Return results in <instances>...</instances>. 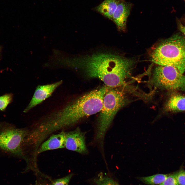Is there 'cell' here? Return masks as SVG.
<instances>
[{
	"label": "cell",
	"mask_w": 185,
	"mask_h": 185,
	"mask_svg": "<svg viewBox=\"0 0 185 185\" xmlns=\"http://www.w3.org/2000/svg\"><path fill=\"white\" fill-rule=\"evenodd\" d=\"M70 67L82 70L88 77L97 78L110 88L128 84L135 61L111 53L96 52L69 60Z\"/></svg>",
	"instance_id": "obj_1"
},
{
	"label": "cell",
	"mask_w": 185,
	"mask_h": 185,
	"mask_svg": "<svg viewBox=\"0 0 185 185\" xmlns=\"http://www.w3.org/2000/svg\"><path fill=\"white\" fill-rule=\"evenodd\" d=\"M108 87L105 85L87 93L48 116L39 124L38 129L41 135L47 138L51 134L71 126L85 117L100 112Z\"/></svg>",
	"instance_id": "obj_2"
},
{
	"label": "cell",
	"mask_w": 185,
	"mask_h": 185,
	"mask_svg": "<svg viewBox=\"0 0 185 185\" xmlns=\"http://www.w3.org/2000/svg\"><path fill=\"white\" fill-rule=\"evenodd\" d=\"M135 89L128 84L115 88L108 87L104 96L95 136L96 140L101 144H103L106 133L117 113L133 101L132 97L138 94Z\"/></svg>",
	"instance_id": "obj_3"
},
{
	"label": "cell",
	"mask_w": 185,
	"mask_h": 185,
	"mask_svg": "<svg viewBox=\"0 0 185 185\" xmlns=\"http://www.w3.org/2000/svg\"><path fill=\"white\" fill-rule=\"evenodd\" d=\"M149 55L157 65L173 66L182 73L185 71V37L177 33L152 47Z\"/></svg>",
	"instance_id": "obj_4"
},
{
	"label": "cell",
	"mask_w": 185,
	"mask_h": 185,
	"mask_svg": "<svg viewBox=\"0 0 185 185\" xmlns=\"http://www.w3.org/2000/svg\"><path fill=\"white\" fill-rule=\"evenodd\" d=\"M156 88L169 90H185V75L171 66L157 65L149 81Z\"/></svg>",
	"instance_id": "obj_5"
},
{
	"label": "cell",
	"mask_w": 185,
	"mask_h": 185,
	"mask_svg": "<svg viewBox=\"0 0 185 185\" xmlns=\"http://www.w3.org/2000/svg\"><path fill=\"white\" fill-rule=\"evenodd\" d=\"M28 131L18 128L8 124L0 130V150L9 154L29 160L24 155L23 150L24 140Z\"/></svg>",
	"instance_id": "obj_6"
},
{
	"label": "cell",
	"mask_w": 185,
	"mask_h": 185,
	"mask_svg": "<svg viewBox=\"0 0 185 185\" xmlns=\"http://www.w3.org/2000/svg\"><path fill=\"white\" fill-rule=\"evenodd\" d=\"M62 83V81L61 80L51 84L38 86L29 104L23 112L25 113L28 112L50 97Z\"/></svg>",
	"instance_id": "obj_7"
},
{
	"label": "cell",
	"mask_w": 185,
	"mask_h": 185,
	"mask_svg": "<svg viewBox=\"0 0 185 185\" xmlns=\"http://www.w3.org/2000/svg\"><path fill=\"white\" fill-rule=\"evenodd\" d=\"M65 147L82 154L87 152L85 134L79 127L73 131L66 132Z\"/></svg>",
	"instance_id": "obj_8"
},
{
	"label": "cell",
	"mask_w": 185,
	"mask_h": 185,
	"mask_svg": "<svg viewBox=\"0 0 185 185\" xmlns=\"http://www.w3.org/2000/svg\"><path fill=\"white\" fill-rule=\"evenodd\" d=\"M132 6V4L123 0L118 4L112 18L120 30L125 31L127 18Z\"/></svg>",
	"instance_id": "obj_9"
},
{
	"label": "cell",
	"mask_w": 185,
	"mask_h": 185,
	"mask_svg": "<svg viewBox=\"0 0 185 185\" xmlns=\"http://www.w3.org/2000/svg\"><path fill=\"white\" fill-rule=\"evenodd\" d=\"M66 132L53 134L43 142L38 149L36 155L45 151L65 147Z\"/></svg>",
	"instance_id": "obj_10"
},
{
	"label": "cell",
	"mask_w": 185,
	"mask_h": 185,
	"mask_svg": "<svg viewBox=\"0 0 185 185\" xmlns=\"http://www.w3.org/2000/svg\"><path fill=\"white\" fill-rule=\"evenodd\" d=\"M123 0H105L94 8L95 10L112 20L119 4Z\"/></svg>",
	"instance_id": "obj_11"
},
{
	"label": "cell",
	"mask_w": 185,
	"mask_h": 185,
	"mask_svg": "<svg viewBox=\"0 0 185 185\" xmlns=\"http://www.w3.org/2000/svg\"><path fill=\"white\" fill-rule=\"evenodd\" d=\"M165 108L169 112L185 110V96L179 95H172L167 101Z\"/></svg>",
	"instance_id": "obj_12"
},
{
	"label": "cell",
	"mask_w": 185,
	"mask_h": 185,
	"mask_svg": "<svg viewBox=\"0 0 185 185\" xmlns=\"http://www.w3.org/2000/svg\"><path fill=\"white\" fill-rule=\"evenodd\" d=\"M169 174H157L149 176L142 177L140 179L143 182L147 184L160 185L165 181Z\"/></svg>",
	"instance_id": "obj_13"
},
{
	"label": "cell",
	"mask_w": 185,
	"mask_h": 185,
	"mask_svg": "<svg viewBox=\"0 0 185 185\" xmlns=\"http://www.w3.org/2000/svg\"><path fill=\"white\" fill-rule=\"evenodd\" d=\"M96 185H119L113 179L100 173L95 180Z\"/></svg>",
	"instance_id": "obj_14"
},
{
	"label": "cell",
	"mask_w": 185,
	"mask_h": 185,
	"mask_svg": "<svg viewBox=\"0 0 185 185\" xmlns=\"http://www.w3.org/2000/svg\"><path fill=\"white\" fill-rule=\"evenodd\" d=\"M13 95L11 93L6 94L0 96V111H4L12 101Z\"/></svg>",
	"instance_id": "obj_15"
},
{
	"label": "cell",
	"mask_w": 185,
	"mask_h": 185,
	"mask_svg": "<svg viewBox=\"0 0 185 185\" xmlns=\"http://www.w3.org/2000/svg\"><path fill=\"white\" fill-rule=\"evenodd\" d=\"M72 176L71 174L60 178L51 180L49 185H68Z\"/></svg>",
	"instance_id": "obj_16"
},
{
	"label": "cell",
	"mask_w": 185,
	"mask_h": 185,
	"mask_svg": "<svg viewBox=\"0 0 185 185\" xmlns=\"http://www.w3.org/2000/svg\"><path fill=\"white\" fill-rule=\"evenodd\" d=\"M174 174L179 185H185V171L181 169Z\"/></svg>",
	"instance_id": "obj_17"
},
{
	"label": "cell",
	"mask_w": 185,
	"mask_h": 185,
	"mask_svg": "<svg viewBox=\"0 0 185 185\" xmlns=\"http://www.w3.org/2000/svg\"><path fill=\"white\" fill-rule=\"evenodd\" d=\"M159 185H179L174 174H169L165 181Z\"/></svg>",
	"instance_id": "obj_18"
},
{
	"label": "cell",
	"mask_w": 185,
	"mask_h": 185,
	"mask_svg": "<svg viewBox=\"0 0 185 185\" xmlns=\"http://www.w3.org/2000/svg\"><path fill=\"white\" fill-rule=\"evenodd\" d=\"M177 23L179 29L185 37V24L182 23L178 20L177 21Z\"/></svg>",
	"instance_id": "obj_19"
},
{
	"label": "cell",
	"mask_w": 185,
	"mask_h": 185,
	"mask_svg": "<svg viewBox=\"0 0 185 185\" xmlns=\"http://www.w3.org/2000/svg\"><path fill=\"white\" fill-rule=\"evenodd\" d=\"M34 185H49L46 184H45L42 183L41 181H40L37 180L36 181L35 183V184Z\"/></svg>",
	"instance_id": "obj_20"
},
{
	"label": "cell",
	"mask_w": 185,
	"mask_h": 185,
	"mask_svg": "<svg viewBox=\"0 0 185 185\" xmlns=\"http://www.w3.org/2000/svg\"><path fill=\"white\" fill-rule=\"evenodd\" d=\"M25 138L24 140V145H25V146H27L26 145V144H25ZM38 149H39V148H38ZM33 152H34V153H36L37 151H34V150H33Z\"/></svg>",
	"instance_id": "obj_21"
},
{
	"label": "cell",
	"mask_w": 185,
	"mask_h": 185,
	"mask_svg": "<svg viewBox=\"0 0 185 185\" xmlns=\"http://www.w3.org/2000/svg\"><path fill=\"white\" fill-rule=\"evenodd\" d=\"M1 47H0V54L1 52Z\"/></svg>",
	"instance_id": "obj_22"
},
{
	"label": "cell",
	"mask_w": 185,
	"mask_h": 185,
	"mask_svg": "<svg viewBox=\"0 0 185 185\" xmlns=\"http://www.w3.org/2000/svg\"><path fill=\"white\" fill-rule=\"evenodd\" d=\"M33 153H34V152H33ZM35 153V154H36V153Z\"/></svg>",
	"instance_id": "obj_23"
},
{
	"label": "cell",
	"mask_w": 185,
	"mask_h": 185,
	"mask_svg": "<svg viewBox=\"0 0 185 185\" xmlns=\"http://www.w3.org/2000/svg\"><path fill=\"white\" fill-rule=\"evenodd\" d=\"M185 1V0H184Z\"/></svg>",
	"instance_id": "obj_24"
}]
</instances>
